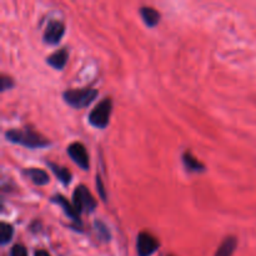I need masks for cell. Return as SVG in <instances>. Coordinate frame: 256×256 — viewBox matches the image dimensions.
<instances>
[{"label":"cell","mask_w":256,"mask_h":256,"mask_svg":"<svg viewBox=\"0 0 256 256\" xmlns=\"http://www.w3.org/2000/svg\"><path fill=\"white\" fill-rule=\"evenodd\" d=\"M5 138L8 142L12 144L22 145L28 149H40L50 145V140L38 134L32 129H12L5 132Z\"/></svg>","instance_id":"cell-1"},{"label":"cell","mask_w":256,"mask_h":256,"mask_svg":"<svg viewBox=\"0 0 256 256\" xmlns=\"http://www.w3.org/2000/svg\"><path fill=\"white\" fill-rule=\"evenodd\" d=\"M98 96V90L92 88H82V89H68L64 92L62 98L68 105L74 109H84L89 106Z\"/></svg>","instance_id":"cell-2"},{"label":"cell","mask_w":256,"mask_h":256,"mask_svg":"<svg viewBox=\"0 0 256 256\" xmlns=\"http://www.w3.org/2000/svg\"><path fill=\"white\" fill-rule=\"evenodd\" d=\"M112 112V98L102 99L89 114V124L96 129H105L109 125Z\"/></svg>","instance_id":"cell-3"},{"label":"cell","mask_w":256,"mask_h":256,"mask_svg":"<svg viewBox=\"0 0 256 256\" xmlns=\"http://www.w3.org/2000/svg\"><path fill=\"white\" fill-rule=\"evenodd\" d=\"M72 205L79 214L94 212L98 206L96 200L85 185H79L72 194Z\"/></svg>","instance_id":"cell-4"},{"label":"cell","mask_w":256,"mask_h":256,"mask_svg":"<svg viewBox=\"0 0 256 256\" xmlns=\"http://www.w3.org/2000/svg\"><path fill=\"white\" fill-rule=\"evenodd\" d=\"M160 242L149 232H140L136 240V250L139 256H152L159 249Z\"/></svg>","instance_id":"cell-5"},{"label":"cell","mask_w":256,"mask_h":256,"mask_svg":"<svg viewBox=\"0 0 256 256\" xmlns=\"http://www.w3.org/2000/svg\"><path fill=\"white\" fill-rule=\"evenodd\" d=\"M68 154L72 158V162L80 166L82 169L88 170L90 166V160L89 154L86 152V148L82 144V142H72L68 146Z\"/></svg>","instance_id":"cell-6"},{"label":"cell","mask_w":256,"mask_h":256,"mask_svg":"<svg viewBox=\"0 0 256 256\" xmlns=\"http://www.w3.org/2000/svg\"><path fill=\"white\" fill-rule=\"evenodd\" d=\"M65 34V25L64 22H59V20H52L49 24L46 25L44 34H42V40L44 42L49 45H56L59 44L62 38Z\"/></svg>","instance_id":"cell-7"},{"label":"cell","mask_w":256,"mask_h":256,"mask_svg":"<svg viewBox=\"0 0 256 256\" xmlns=\"http://www.w3.org/2000/svg\"><path fill=\"white\" fill-rule=\"evenodd\" d=\"M50 202H54V204H56V205H59V206L64 210L65 215H66V216L69 218L72 222H74L75 224H78V225L82 224V222H80V214L76 212V209L74 208V205L70 204V202L66 199V198L62 196V195H60V194H56V195H54V196L50 198Z\"/></svg>","instance_id":"cell-8"},{"label":"cell","mask_w":256,"mask_h":256,"mask_svg":"<svg viewBox=\"0 0 256 256\" xmlns=\"http://www.w3.org/2000/svg\"><path fill=\"white\" fill-rule=\"evenodd\" d=\"M22 174L35 185H46L50 182L49 174L39 168H26L22 170Z\"/></svg>","instance_id":"cell-9"},{"label":"cell","mask_w":256,"mask_h":256,"mask_svg":"<svg viewBox=\"0 0 256 256\" xmlns=\"http://www.w3.org/2000/svg\"><path fill=\"white\" fill-rule=\"evenodd\" d=\"M68 59H69V52H68V50L64 48V49L56 50V52H52V55H49L46 59V62L50 66L54 68V69L62 70L65 65H66Z\"/></svg>","instance_id":"cell-10"},{"label":"cell","mask_w":256,"mask_h":256,"mask_svg":"<svg viewBox=\"0 0 256 256\" xmlns=\"http://www.w3.org/2000/svg\"><path fill=\"white\" fill-rule=\"evenodd\" d=\"M182 164H184L185 169L190 172H202L205 170V166L202 162H200L194 155L190 152H186L182 154Z\"/></svg>","instance_id":"cell-11"},{"label":"cell","mask_w":256,"mask_h":256,"mask_svg":"<svg viewBox=\"0 0 256 256\" xmlns=\"http://www.w3.org/2000/svg\"><path fill=\"white\" fill-rule=\"evenodd\" d=\"M140 15H142L145 24L150 28L156 26L160 22V14L154 9V8L142 6V9H140Z\"/></svg>","instance_id":"cell-12"},{"label":"cell","mask_w":256,"mask_h":256,"mask_svg":"<svg viewBox=\"0 0 256 256\" xmlns=\"http://www.w3.org/2000/svg\"><path fill=\"white\" fill-rule=\"evenodd\" d=\"M48 165H49V168H50V170L52 172V174H54L55 176H56L58 179L62 182V184L69 185L70 182H72V172L66 169V168L60 166V165L55 164V162H48Z\"/></svg>","instance_id":"cell-13"},{"label":"cell","mask_w":256,"mask_h":256,"mask_svg":"<svg viewBox=\"0 0 256 256\" xmlns=\"http://www.w3.org/2000/svg\"><path fill=\"white\" fill-rule=\"evenodd\" d=\"M238 246V239L235 236H229L222 242L218 249L215 256H232Z\"/></svg>","instance_id":"cell-14"},{"label":"cell","mask_w":256,"mask_h":256,"mask_svg":"<svg viewBox=\"0 0 256 256\" xmlns=\"http://www.w3.org/2000/svg\"><path fill=\"white\" fill-rule=\"evenodd\" d=\"M12 235H14V228L8 222H2L0 224V242L2 245H6L8 242H10Z\"/></svg>","instance_id":"cell-15"},{"label":"cell","mask_w":256,"mask_h":256,"mask_svg":"<svg viewBox=\"0 0 256 256\" xmlns=\"http://www.w3.org/2000/svg\"><path fill=\"white\" fill-rule=\"evenodd\" d=\"M95 229H96V232L99 234L100 239H102L104 242H109L110 240V232L109 229L106 228V225L102 222H95Z\"/></svg>","instance_id":"cell-16"},{"label":"cell","mask_w":256,"mask_h":256,"mask_svg":"<svg viewBox=\"0 0 256 256\" xmlns=\"http://www.w3.org/2000/svg\"><path fill=\"white\" fill-rule=\"evenodd\" d=\"M14 86V82L10 76H6V75H2V85H0V89L2 92H6V90H10Z\"/></svg>","instance_id":"cell-17"},{"label":"cell","mask_w":256,"mask_h":256,"mask_svg":"<svg viewBox=\"0 0 256 256\" xmlns=\"http://www.w3.org/2000/svg\"><path fill=\"white\" fill-rule=\"evenodd\" d=\"M10 256H28L26 249H25V246H22V245L20 244L14 245L12 249V254H10Z\"/></svg>","instance_id":"cell-18"},{"label":"cell","mask_w":256,"mask_h":256,"mask_svg":"<svg viewBox=\"0 0 256 256\" xmlns=\"http://www.w3.org/2000/svg\"><path fill=\"white\" fill-rule=\"evenodd\" d=\"M96 188H98V192H99L100 196H102V199L104 200V202H106V192H105L104 185H102V179H100L99 176L96 178Z\"/></svg>","instance_id":"cell-19"},{"label":"cell","mask_w":256,"mask_h":256,"mask_svg":"<svg viewBox=\"0 0 256 256\" xmlns=\"http://www.w3.org/2000/svg\"><path fill=\"white\" fill-rule=\"evenodd\" d=\"M34 256H50V255L48 254V252H45V250H36V252H35Z\"/></svg>","instance_id":"cell-20"}]
</instances>
